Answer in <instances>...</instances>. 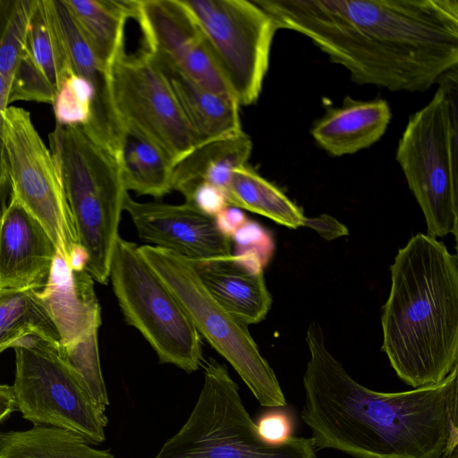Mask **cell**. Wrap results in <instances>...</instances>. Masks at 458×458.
Instances as JSON below:
<instances>
[{
    "instance_id": "obj_1",
    "label": "cell",
    "mask_w": 458,
    "mask_h": 458,
    "mask_svg": "<svg viewBox=\"0 0 458 458\" xmlns=\"http://www.w3.org/2000/svg\"><path fill=\"white\" fill-rule=\"evenodd\" d=\"M253 1L358 84L423 92L457 69V0Z\"/></svg>"
},
{
    "instance_id": "obj_2",
    "label": "cell",
    "mask_w": 458,
    "mask_h": 458,
    "mask_svg": "<svg viewBox=\"0 0 458 458\" xmlns=\"http://www.w3.org/2000/svg\"><path fill=\"white\" fill-rule=\"evenodd\" d=\"M301 419L317 450L355 458H458V366L439 384L384 393L354 380L310 324Z\"/></svg>"
},
{
    "instance_id": "obj_3",
    "label": "cell",
    "mask_w": 458,
    "mask_h": 458,
    "mask_svg": "<svg viewBox=\"0 0 458 458\" xmlns=\"http://www.w3.org/2000/svg\"><path fill=\"white\" fill-rule=\"evenodd\" d=\"M390 271L382 350L406 385H437L458 366L457 256L419 233L399 249Z\"/></svg>"
},
{
    "instance_id": "obj_4",
    "label": "cell",
    "mask_w": 458,
    "mask_h": 458,
    "mask_svg": "<svg viewBox=\"0 0 458 458\" xmlns=\"http://www.w3.org/2000/svg\"><path fill=\"white\" fill-rule=\"evenodd\" d=\"M80 244L88 254L87 271L106 284L125 190L117 158L82 126L56 123L48 134Z\"/></svg>"
},
{
    "instance_id": "obj_5",
    "label": "cell",
    "mask_w": 458,
    "mask_h": 458,
    "mask_svg": "<svg viewBox=\"0 0 458 458\" xmlns=\"http://www.w3.org/2000/svg\"><path fill=\"white\" fill-rule=\"evenodd\" d=\"M421 109L410 116L396 148V161L427 224V234L449 233L458 225L457 69L437 83Z\"/></svg>"
},
{
    "instance_id": "obj_6",
    "label": "cell",
    "mask_w": 458,
    "mask_h": 458,
    "mask_svg": "<svg viewBox=\"0 0 458 458\" xmlns=\"http://www.w3.org/2000/svg\"><path fill=\"white\" fill-rule=\"evenodd\" d=\"M204 383L189 418L152 458H316L310 437L265 443L226 367L203 360Z\"/></svg>"
},
{
    "instance_id": "obj_7",
    "label": "cell",
    "mask_w": 458,
    "mask_h": 458,
    "mask_svg": "<svg viewBox=\"0 0 458 458\" xmlns=\"http://www.w3.org/2000/svg\"><path fill=\"white\" fill-rule=\"evenodd\" d=\"M139 250L174 295L199 335L233 366L260 405L286 407L277 377L261 355L248 326L209 294L191 262L151 245L140 246Z\"/></svg>"
},
{
    "instance_id": "obj_8",
    "label": "cell",
    "mask_w": 458,
    "mask_h": 458,
    "mask_svg": "<svg viewBox=\"0 0 458 458\" xmlns=\"http://www.w3.org/2000/svg\"><path fill=\"white\" fill-rule=\"evenodd\" d=\"M108 279L124 320L142 335L160 362L187 373L201 367V336L192 321L139 247L120 235L113 249Z\"/></svg>"
},
{
    "instance_id": "obj_9",
    "label": "cell",
    "mask_w": 458,
    "mask_h": 458,
    "mask_svg": "<svg viewBox=\"0 0 458 458\" xmlns=\"http://www.w3.org/2000/svg\"><path fill=\"white\" fill-rule=\"evenodd\" d=\"M12 386L15 409L33 425L75 432L90 444L106 439L107 418L88 392L60 346L29 335L13 347Z\"/></svg>"
},
{
    "instance_id": "obj_10",
    "label": "cell",
    "mask_w": 458,
    "mask_h": 458,
    "mask_svg": "<svg viewBox=\"0 0 458 458\" xmlns=\"http://www.w3.org/2000/svg\"><path fill=\"white\" fill-rule=\"evenodd\" d=\"M200 27L226 85L241 106L257 102L277 28L254 1L182 0Z\"/></svg>"
},
{
    "instance_id": "obj_11",
    "label": "cell",
    "mask_w": 458,
    "mask_h": 458,
    "mask_svg": "<svg viewBox=\"0 0 458 458\" xmlns=\"http://www.w3.org/2000/svg\"><path fill=\"white\" fill-rule=\"evenodd\" d=\"M4 119L12 193L43 225L56 253L70 266L72 256L82 246L51 151L35 128L30 112L7 106Z\"/></svg>"
},
{
    "instance_id": "obj_12",
    "label": "cell",
    "mask_w": 458,
    "mask_h": 458,
    "mask_svg": "<svg viewBox=\"0 0 458 458\" xmlns=\"http://www.w3.org/2000/svg\"><path fill=\"white\" fill-rule=\"evenodd\" d=\"M107 75L121 123L149 137L174 165L200 145L165 76L146 51L134 55L123 51Z\"/></svg>"
},
{
    "instance_id": "obj_13",
    "label": "cell",
    "mask_w": 458,
    "mask_h": 458,
    "mask_svg": "<svg viewBox=\"0 0 458 458\" xmlns=\"http://www.w3.org/2000/svg\"><path fill=\"white\" fill-rule=\"evenodd\" d=\"M133 19L142 32L143 50L152 60L211 91L233 98L200 27L182 0H135Z\"/></svg>"
},
{
    "instance_id": "obj_14",
    "label": "cell",
    "mask_w": 458,
    "mask_h": 458,
    "mask_svg": "<svg viewBox=\"0 0 458 458\" xmlns=\"http://www.w3.org/2000/svg\"><path fill=\"white\" fill-rule=\"evenodd\" d=\"M123 210L129 214L139 237L155 247L191 261L232 254V241L218 229L215 216L192 204L139 202L127 193Z\"/></svg>"
},
{
    "instance_id": "obj_15",
    "label": "cell",
    "mask_w": 458,
    "mask_h": 458,
    "mask_svg": "<svg viewBox=\"0 0 458 458\" xmlns=\"http://www.w3.org/2000/svg\"><path fill=\"white\" fill-rule=\"evenodd\" d=\"M55 255L46 229L12 193L0 216V291L40 288Z\"/></svg>"
},
{
    "instance_id": "obj_16",
    "label": "cell",
    "mask_w": 458,
    "mask_h": 458,
    "mask_svg": "<svg viewBox=\"0 0 458 458\" xmlns=\"http://www.w3.org/2000/svg\"><path fill=\"white\" fill-rule=\"evenodd\" d=\"M191 262L209 294L240 321L249 326L266 318L272 297L256 257L230 254Z\"/></svg>"
},
{
    "instance_id": "obj_17",
    "label": "cell",
    "mask_w": 458,
    "mask_h": 458,
    "mask_svg": "<svg viewBox=\"0 0 458 458\" xmlns=\"http://www.w3.org/2000/svg\"><path fill=\"white\" fill-rule=\"evenodd\" d=\"M34 293L60 336V348L81 340L101 324L94 279L87 270L72 269L58 255L45 284Z\"/></svg>"
},
{
    "instance_id": "obj_18",
    "label": "cell",
    "mask_w": 458,
    "mask_h": 458,
    "mask_svg": "<svg viewBox=\"0 0 458 458\" xmlns=\"http://www.w3.org/2000/svg\"><path fill=\"white\" fill-rule=\"evenodd\" d=\"M385 99L357 100L346 97L342 105L327 107L316 120L310 134L316 143L333 157L356 153L376 143L391 119Z\"/></svg>"
},
{
    "instance_id": "obj_19",
    "label": "cell",
    "mask_w": 458,
    "mask_h": 458,
    "mask_svg": "<svg viewBox=\"0 0 458 458\" xmlns=\"http://www.w3.org/2000/svg\"><path fill=\"white\" fill-rule=\"evenodd\" d=\"M151 58V57H150ZM165 76L186 121L200 144L242 132L240 105L232 97L211 91L174 68L153 60Z\"/></svg>"
},
{
    "instance_id": "obj_20",
    "label": "cell",
    "mask_w": 458,
    "mask_h": 458,
    "mask_svg": "<svg viewBox=\"0 0 458 458\" xmlns=\"http://www.w3.org/2000/svg\"><path fill=\"white\" fill-rule=\"evenodd\" d=\"M252 142L244 132L197 146L174 166L172 190L188 201L202 183L214 185L225 193L233 172L244 165L251 154Z\"/></svg>"
},
{
    "instance_id": "obj_21",
    "label": "cell",
    "mask_w": 458,
    "mask_h": 458,
    "mask_svg": "<svg viewBox=\"0 0 458 458\" xmlns=\"http://www.w3.org/2000/svg\"><path fill=\"white\" fill-rule=\"evenodd\" d=\"M122 127L118 164L125 190L155 198L167 194L172 190V159L138 129Z\"/></svg>"
},
{
    "instance_id": "obj_22",
    "label": "cell",
    "mask_w": 458,
    "mask_h": 458,
    "mask_svg": "<svg viewBox=\"0 0 458 458\" xmlns=\"http://www.w3.org/2000/svg\"><path fill=\"white\" fill-rule=\"evenodd\" d=\"M100 66L108 71L124 51V27L135 0H63Z\"/></svg>"
},
{
    "instance_id": "obj_23",
    "label": "cell",
    "mask_w": 458,
    "mask_h": 458,
    "mask_svg": "<svg viewBox=\"0 0 458 458\" xmlns=\"http://www.w3.org/2000/svg\"><path fill=\"white\" fill-rule=\"evenodd\" d=\"M0 458H114L68 429L32 425L24 430H0Z\"/></svg>"
},
{
    "instance_id": "obj_24",
    "label": "cell",
    "mask_w": 458,
    "mask_h": 458,
    "mask_svg": "<svg viewBox=\"0 0 458 458\" xmlns=\"http://www.w3.org/2000/svg\"><path fill=\"white\" fill-rule=\"evenodd\" d=\"M229 206L264 216L284 226H303L304 216L279 188L244 165L236 168L225 189Z\"/></svg>"
},
{
    "instance_id": "obj_25",
    "label": "cell",
    "mask_w": 458,
    "mask_h": 458,
    "mask_svg": "<svg viewBox=\"0 0 458 458\" xmlns=\"http://www.w3.org/2000/svg\"><path fill=\"white\" fill-rule=\"evenodd\" d=\"M58 29L75 73L87 80L95 89L92 115L103 122L112 121L116 114L112 102L107 72L97 61L63 0H52Z\"/></svg>"
},
{
    "instance_id": "obj_26",
    "label": "cell",
    "mask_w": 458,
    "mask_h": 458,
    "mask_svg": "<svg viewBox=\"0 0 458 458\" xmlns=\"http://www.w3.org/2000/svg\"><path fill=\"white\" fill-rule=\"evenodd\" d=\"M29 335L41 337L60 346L59 334L34 290H1L0 354Z\"/></svg>"
},
{
    "instance_id": "obj_27",
    "label": "cell",
    "mask_w": 458,
    "mask_h": 458,
    "mask_svg": "<svg viewBox=\"0 0 458 458\" xmlns=\"http://www.w3.org/2000/svg\"><path fill=\"white\" fill-rule=\"evenodd\" d=\"M27 47L33 61L56 93L61 81L74 71L58 29L52 0H35Z\"/></svg>"
},
{
    "instance_id": "obj_28",
    "label": "cell",
    "mask_w": 458,
    "mask_h": 458,
    "mask_svg": "<svg viewBox=\"0 0 458 458\" xmlns=\"http://www.w3.org/2000/svg\"><path fill=\"white\" fill-rule=\"evenodd\" d=\"M35 0L10 1L0 22V74L10 84L19 59L27 47Z\"/></svg>"
},
{
    "instance_id": "obj_29",
    "label": "cell",
    "mask_w": 458,
    "mask_h": 458,
    "mask_svg": "<svg viewBox=\"0 0 458 458\" xmlns=\"http://www.w3.org/2000/svg\"><path fill=\"white\" fill-rule=\"evenodd\" d=\"M98 332L94 331L60 351L81 377L97 406L105 411L109 401L100 367Z\"/></svg>"
},
{
    "instance_id": "obj_30",
    "label": "cell",
    "mask_w": 458,
    "mask_h": 458,
    "mask_svg": "<svg viewBox=\"0 0 458 458\" xmlns=\"http://www.w3.org/2000/svg\"><path fill=\"white\" fill-rule=\"evenodd\" d=\"M95 98L93 86L74 72L59 84L53 103L56 123L81 126L90 120Z\"/></svg>"
},
{
    "instance_id": "obj_31",
    "label": "cell",
    "mask_w": 458,
    "mask_h": 458,
    "mask_svg": "<svg viewBox=\"0 0 458 458\" xmlns=\"http://www.w3.org/2000/svg\"><path fill=\"white\" fill-rule=\"evenodd\" d=\"M55 96V89L37 66L26 47L8 86V105L18 100L53 105Z\"/></svg>"
},
{
    "instance_id": "obj_32",
    "label": "cell",
    "mask_w": 458,
    "mask_h": 458,
    "mask_svg": "<svg viewBox=\"0 0 458 458\" xmlns=\"http://www.w3.org/2000/svg\"><path fill=\"white\" fill-rule=\"evenodd\" d=\"M234 254L256 257L265 267L273 256L275 244L271 234L259 223L247 220L231 237Z\"/></svg>"
},
{
    "instance_id": "obj_33",
    "label": "cell",
    "mask_w": 458,
    "mask_h": 458,
    "mask_svg": "<svg viewBox=\"0 0 458 458\" xmlns=\"http://www.w3.org/2000/svg\"><path fill=\"white\" fill-rule=\"evenodd\" d=\"M269 409L255 423L257 433L265 443L280 445L292 437L293 418L285 407Z\"/></svg>"
},
{
    "instance_id": "obj_34",
    "label": "cell",
    "mask_w": 458,
    "mask_h": 458,
    "mask_svg": "<svg viewBox=\"0 0 458 458\" xmlns=\"http://www.w3.org/2000/svg\"><path fill=\"white\" fill-rule=\"evenodd\" d=\"M7 106L8 87L0 74V216L8 206L13 192L4 119V111Z\"/></svg>"
},
{
    "instance_id": "obj_35",
    "label": "cell",
    "mask_w": 458,
    "mask_h": 458,
    "mask_svg": "<svg viewBox=\"0 0 458 458\" xmlns=\"http://www.w3.org/2000/svg\"><path fill=\"white\" fill-rule=\"evenodd\" d=\"M187 203L192 204L203 213L216 216L228 205L223 190L209 183L199 185Z\"/></svg>"
},
{
    "instance_id": "obj_36",
    "label": "cell",
    "mask_w": 458,
    "mask_h": 458,
    "mask_svg": "<svg viewBox=\"0 0 458 458\" xmlns=\"http://www.w3.org/2000/svg\"><path fill=\"white\" fill-rule=\"evenodd\" d=\"M303 226L315 230L327 241L349 234V231L344 225L327 214H322L315 217H305Z\"/></svg>"
},
{
    "instance_id": "obj_37",
    "label": "cell",
    "mask_w": 458,
    "mask_h": 458,
    "mask_svg": "<svg viewBox=\"0 0 458 458\" xmlns=\"http://www.w3.org/2000/svg\"><path fill=\"white\" fill-rule=\"evenodd\" d=\"M215 218L218 229L230 239L248 220L246 215L240 208L233 206H227Z\"/></svg>"
},
{
    "instance_id": "obj_38",
    "label": "cell",
    "mask_w": 458,
    "mask_h": 458,
    "mask_svg": "<svg viewBox=\"0 0 458 458\" xmlns=\"http://www.w3.org/2000/svg\"><path fill=\"white\" fill-rule=\"evenodd\" d=\"M14 411H16V409L12 386L10 385L0 384V424Z\"/></svg>"
},
{
    "instance_id": "obj_39",
    "label": "cell",
    "mask_w": 458,
    "mask_h": 458,
    "mask_svg": "<svg viewBox=\"0 0 458 458\" xmlns=\"http://www.w3.org/2000/svg\"><path fill=\"white\" fill-rule=\"evenodd\" d=\"M9 2V0H0V20L2 19L5 10L7 9Z\"/></svg>"
}]
</instances>
